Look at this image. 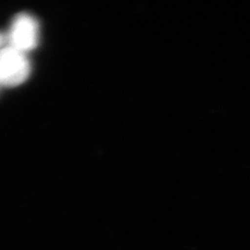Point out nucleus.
<instances>
[{
	"label": "nucleus",
	"instance_id": "nucleus-1",
	"mask_svg": "<svg viewBox=\"0 0 250 250\" xmlns=\"http://www.w3.org/2000/svg\"><path fill=\"white\" fill-rule=\"evenodd\" d=\"M31 64L26 54L10 46L0 49V85L18 86L28 79Z\"/></svg>",
	"mask_w": 250,
	"mask_h": 250
},
{
	"label": "nucleus",
	"instance_id": "nucleus-2",
	"mask_svg": "<svg viewBox=\"0 0 250 250\" xmlns=\"http://www.w3.org/2000/svg\"><path fill=\"white\" fill-rule=\"evenodd\" d=\"M39 38V24L34 16L21 13L13 19L8 36L9 46L26 54L38 45Z\"/></svg>",
	"mask_w": 250,
	"mask_h": 250
},
{
	"label": "nucleus",
	"instance_id": "nucleus-3",
	"mask_svg": "<svg viewBox=\"0 0 250 250\" xmlns=\"http://www.w3.org/2000/svg\"><path fill=\"white\" fill-rule=\"evenodd\" d=\"M3 43H4V37H3V36L0 34V49L2 48V45H3Z\"/></svg>",
	"mask_w": 250,
	"mask_h": 250
}]
</instances>
